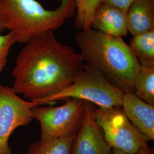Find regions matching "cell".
I'll list each match as a JSON object with an SVG mask.
<instances>
[{"label":"cell","instance_id":"cell-1","mask_svg":"<svg viewBox=\"0 0 154 154\" xmlns=\"http://www.w3.org/2000/svg\"><path fill=\"white\" fill-rule=\"evenodd\" d=\"M80 53L56 38L54 32L42 34L25 44L12 72L13 91L36 102L69 87L82 70Z\"/></svg>","mask_w":154,"mask_h":154},{"label":"cell","instance_id":"cell-2","mask_svg":"<svg viewBox=\"0 0 154 154\" xmlns=\"http://www.w3.org/2000/svg\"><path fill=\"white\" fill-rule=\"evenodd\" d=\"M75 40L85 63L124 93H134V81L140 65L122 38L90 28L77 34Z\"/></svg>","mask_w":154,"mask_h":154},{"label":"cell","instance_id":"cell-3","mask_svg":"<svg viewBox=\"0 0 154 154\" xmlns=\"http://www.w3.org/2000/svg\"><path fill=\"white\" fill-rule=\"evenodd\" d=\"M55 9L45 8L37 0H0V17L16 42L26 44L39 35L55 31L74 17L75 0H58Z\"/></svg>","mask_w":154,"mask_h":154},{"label":"cell","instance_id":"cell-4","mask_svg":"<svg viewBox=\"0 0 154 154\" xmlns=\"http://www.w3.org/2000/svg\"><path fill=\"white\" fill-rule=\"evenodd\" d=\"M123 93L97 69L85 63L82 71L69 87L34 102L39 105H49L67 99H79L90 102L98 107H121Z\"/></svg>","mask_w":154,"mask_h":154},{"label":"cell","instance_id":"cell-5","mask_svg":"<svg viewBox=\"0 0 154 154\" xmlns=\"http://www.w3.org/2000/svg\"><path fill=\"white\" fill-rule=\"evenodd\" d=\"M65 100L60 106L38 105L33 108V119L40 125V140L69 137L75 135L80 128L84 116V100Z\"/></svg>","mask_w":154,"mask_h":154},{"label":"cell","instance_id":"cell-6","mask_svg":"<svg viewBox=\"0 0 154 154\" xmlns=\"http://www.w3.org/2000/svg\"><path fill=\"white\" fill-rule=\"evenodd\" d=\"M121 107H95L96 121L111 149L135 154L149 147L147 140L121 110Z\"/></svg>","mask_w":154,"mask_h":154},{"label":"cell","instance_id":"cell-7","mask_svg":"<svg viewBox=\"0 0 154 154\" xmlns=\"http://www.w3.org/2000/svg\"><path fill=\"white\" fill-rule=\"evenodd\" d=\"M38 103L26 100L11 87L0 85V154H11L9 138L18 127L27 126L33 119V109Z\"/></svg>","mask_w":154,"mask_h":154},{"label":"cell","instance_id":"cell-8","mask_svg":"<svg viewBox=\"0 0 154 154\" xmlns=\"http://www.w3.org/2000/svg\"><path fill=\"white\" fill-rule=\"evenodd\" d=\"M95 107L93 103L84 100L83 120L73 141L72 154H112L96 121Z\"/></svg>","mask_w":154,"mask_h":154},{"label":"cell","instance_id":"cell-9","mask_svg":"<svg viewBox=\"0 0 154 154\" xmlns=\"http://www.w3.org/2000/svg\"><path fill=\"white\" fill-rule=\"evenodd\" d=\"M123 111L147 141L154 140V106L139 99L132 93H123Z\"/></svg>","mask_w":154,"mask_h":154},{"label":"cell","instance_id":"cell-10","mask_svg":"<svg viewBox=\"0 0 154 154\" xmlns=\"http://www.w3.org/2000/svg\"><path fill=\"white\" fill-rule=\"evenodd\" d=\"M127 11L100 2L95 8L91 28L100 33L116 37H122L128 33Z\"/></svg>","mask_w":154,"mask_h":154},{"label":"cell","instance_id":"cell-11","mask_svg":"<svg viewBox=\"0 0 154 154\" xmlns=\"http://www.w3.org/2000/svg\"><path fill=\"white\" fill-rule=\"evenodd\" d=\"M128 32L133 36L154 30V0H137L127 11Z\"/></svg>","mask_w":154,"mask_h":154},{"label":"cell","instance_id":"cell-12","mask_svg":"<svg viewBox=\"0 0 154 154\" xmlns=\"http://www.w3.org/2000/svg\"><path fill=\"white\" fill-rule=\"evenodd\" d=\"M128 46L140 66L154 67V30L133 36Z\"/></svg>","mask_w":154,"mask_h":154},{"label":"cell","instance_id":"cell-13","mask_svg":"<svg viewBox=\"0 0 154 154\" xmlns=\"http://www.w3.org/2000/svg\"><path fill=\"white\" fill-rule=\"evenodd\" d=\"M75 135L36 141L28 147L27 154H72V145Z\"/></svg>","mask_w":154,"mask_h":154},{"label":"cell","instance_id":"cell-14","mask_svg":"<svg viewBox=\"0 0 154 154\" xmlns=\"http://www.w3.org/2000/svg\"><path fill=\"white\" fill-rule=\"evenodd\" d=\"M134 94L154 106V67L140 66L134 81Z\"/></svg>","mask_w":154,"mask_h":154},{"label":"cell","instance_id":"cell-15","mask_svg":"<svg viewBox=\"0 0 154 154\" xmlns=\"http://www.w3.org/2000/svg\"><path fill=\"white\" fill-rule=\"evenodd\" d=\"M101 0H75V18L78 22L88 24L91 22L94 12Z\"/></svg>","mask_w":154,"mask_h":154},{"label":"cell","instance_id":"cell-16","mask_svg":"<svg viewBox=\"0 0 154 154\" xmlns=\"http://www.w3.org/2000/svg\"><path fill=\"white\" fill-rule=\"evenodd\" d=\"M16 43L14 35L11 32L0 34V74L8 62L11 47Z\"/></svg>","mask_w":154,"mask_h":154},{"label":"cell","instance_id":"cell-17","mask_svg":"<svg viewBox=\"0 0 154 154\" xmlns=\"http://www.w3.org/2000/svg\"><path fill=\"white\" fill-rule=\"evenodd\" d=\"M136 1L137 0H101L100 2L128 11L130 6Z\"/></svg>","mask_w":154,"mask_h":154},{"label":"cell","instance_id":"cell-18","mask_svg":"<svg viewBox=\"0 0 154 154\" xmlns=\"http://www.w3.org/2000/svg\"><path fill=\"white\" fill-rule=\"evenodd\" d=\"M112 154H129L121 150L116 149H112ZM135 154H154L153 151L149 147L140 149L137 153Z\"/></svg>","mask_w":154,"mask_h":154},{"label":"cell","instance_id":"cell-19","mask_svg":"<svg viewBox=\"0 0 154 154\" xmlns=\"http://www.w3.org/2000/svg\"><path fill=\"white\" fill-rule=\"evenodd\" d=\"M5 30H6V29L4 26V23L0 17V34H1L2 33H3Z\"/></svg>","mask_w":154,"mask_h":154}]
</instances>
